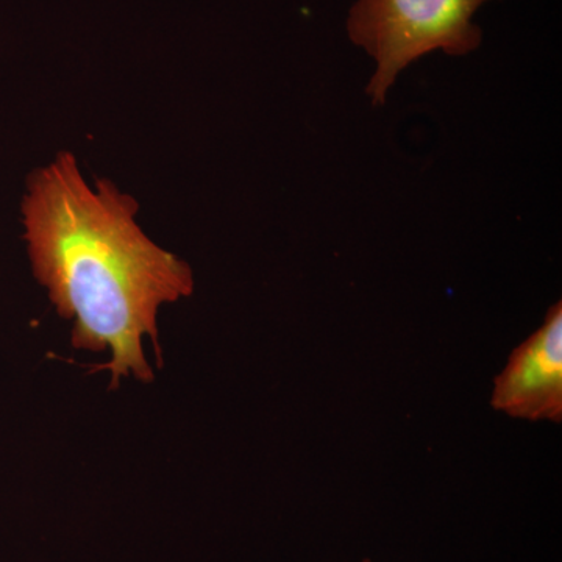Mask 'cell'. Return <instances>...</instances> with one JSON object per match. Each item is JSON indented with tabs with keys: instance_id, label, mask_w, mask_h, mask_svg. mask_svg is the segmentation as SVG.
I'll list each match as a JSON object with an SVG mask.
<instances>
[{
	"instance_id": "obj_2",
	"label": "cell",
	"mask_w": 562,
	"mask_h": 562,
	"mask_svg": "<svg viewBox=\"0 0 562 562\" xmlns=\"http://www.w3.org/2000/svg\"><path fill=\"white\" fill-rule=\"evenodd\" d=\"M491 0H357L347 35L375 61L368 85L372 103L383 105L403 69L431 52L464 57L479 49L483 32L473 22Z\"/></svg>"
},
{
	"instance_id": "obj_1",
	"label": "cell",
	"mask_w": 562,
	"mask_h": 562,
	"mask_svg": "<svg viewBox=\"0 0 562 562\" xmlns=\"http://www.w3.org/2000/svg\"><path fill=\"white\" fill-rule=\"evenodd\" d=\"M139 203L109 179L88 180L69 150L33 169L21 201L33 277L72 322L76 350L109 351L111 387L154 380L146 341L158 342L162 306L190 297L194 272L154 241Z\"/></svg>"
},
{
	"instance_id": "obj_3",
	"label": "cell",
	"mask_w": 562,
	"mask_h": 562,
	"mask_svg": "<svg viewBox=\"0 0 562 562\" xmlns=\"http://www.w3.org/2000/svg\"><path fill=\"white\" fill-rule=\"evenodd\" d=\"M491 406L512 419L562 424V302L509 355L492 382Z\"/></svg>"
},
{
	"instance_id": "obj_4",
	"label": "cell",
	"mask_w": 562,
	"mask_h": 562,
	"mask_svg": "<svg viewBox=\"0 0 562 562\" xmlns=\"http://www.w3.org/2000/svg\"><path fill=\"white\" fill-rule=\"evenodd\" d=\"M362 562H372V561H371V560H364V561H362Z\"/></svg>"
}]
</instances>
